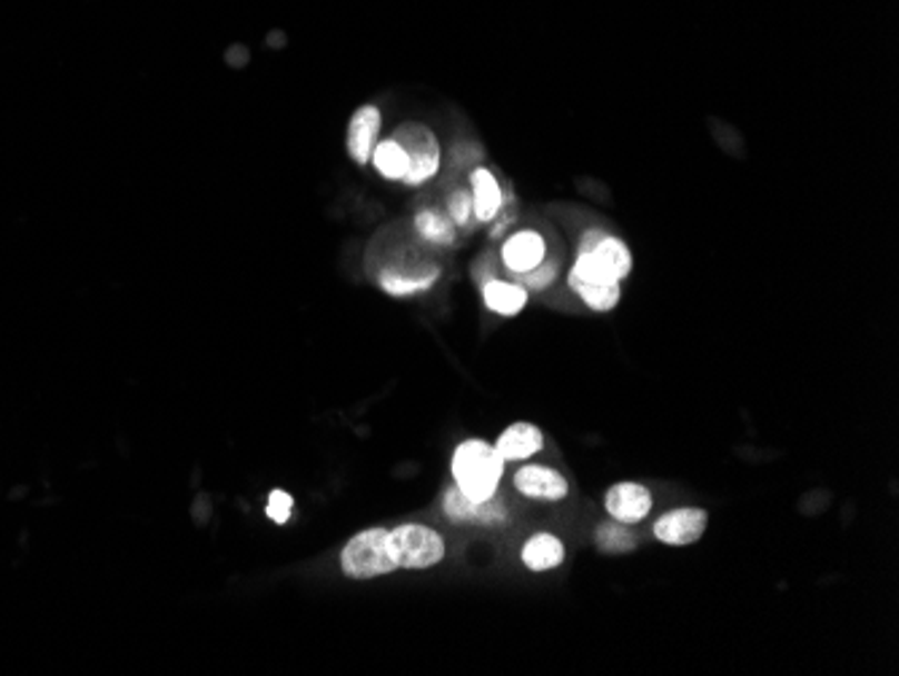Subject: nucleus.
Listing matches in <instances>:
<instances>
[{
  "mask_svg": "<svg viewBox=\"0 0 899 676\" xmlns=\"http://www.w3.org/2000/svg\"><path fill=\"white\" fill-rule=\"evenodd\" d=\"M569 286L574 289V295L587 305L590 310L609 312L616 308L620 302L622 289L620 284H587V280H569Z\"/></svg>",
  "mask_w": 899,
  "mask_h": 676,
  "instance_id": "nucleus-18",
  "label": "nucleus"
},
{
  "mask_svg": "<svg viewBox=\"0 0 899 676\" xmlns=\"http://www.w3.org/2000/svg\"><path fill=\"white\" fill-rule=\"evenodd\" d=\"M705 526H709V513L705 509L679 507L665 513L663 518L654 523V537L663 541V545L686 547L695 545L703 537Z\"/></svg>",
  "mask_w": 899,
  "mask_h": 676,
  "instance_id": "nucleus-6",
  "label": "nucleus"
},
{
  "mask_svg": "<svg viewBox=\"0 0 899 676\" xmlns=\"http://www.w3.org/2000/svg\"><path fill=\"white\" fill-rule=\"evenodd\" d=\"M515 490L528 496V499L561 501L569 494V480L557 469L531 464V467H523L515 475Z\"/></svg>",
  "mask_w": 899,
  "mask_h": 676,
  "instance_id": "nucleus-10",
  "label": "nucleus"
},
{
  "mask_svg": "<svg viewBox=\"0 0 899 676\" xmlns=\"http://www.w3.org/2000/svg\"><path fill=\"white\" fill-rule=\"evenodd\" d=\"M631 270H633L631 248L622 243L620 238H614V235L603 232V229H587L580 240V254H576L569 280L620 284V280L631 276Z\"/></svg>",
  "mask_w": 899,
  "mask_h": 676,
  "instance_id": "nucleus-1",
  "label": "nucleus"
},
{
  "mask_svg": "<svg viewBox=\"0 0 899 676\" xmlns=\"http://www.w3.org/2000/svg\"><path fill=\"white\" fill-rule=\"evenodd\" d=\"M339 564H343V571L353 579H375L399 569L388 528H367V531L356 534L343 547Z\"/></svg>",
  "mask_w": 899,
  "mask_h": 676,
  "instance_id": "nucleus-3",
  "label": "nucleus"
},
{
  "mask_svg": "<svg viewBox=\"0 0 899 676\" xmlns=\"http://www.w3.org/2000/svg\"><path fill=\"white\" fill-rule=\"evenodd\" d=\"M501 259H504L506 270H512L515 276H523V272L533 270V267H539L547 259V243L533 229H520L501 248Z\"/></svg>",
  "mask_w": 899,
  "mask_h": 676,
  "instance_id": "nucleus-11",
  "label": "nucleus"
},
{
  "mask_svg": "<svg viewBox=\"0 0 899 676\" xmlns=\"http://www.w3.org/2000/svg\"><path fill=\"white\" fill-rule=\"evenodd\" d=\"M399 569H432L445 558V539L423 523H402L391 531Z\"/></svg>",
  "mask_w": 899,
  "mask_h": 676,
  "instance_id": "nucleus-4",
  "label": "nucleus"
},
{
  "mask_svg": "<svg viewBox=\"0 0 899 676\" xmlns=\"http://www.w3.org/2000/svg\"><path fill=\"white\" fill-rule=\"evenodd\" d=\"M447 210H450V219H453L455 227H468L474 219V200H472V191H464V189H455L453 195H450L447 200Z\"/></svg>",
  "mask_w": 899,
  "mask_h": 676,
  "instance_id": "nucleus-21",
  "label": "nucleus"
},
{
  "mask_svg": "<svg viewBox=\"0 0 899 676\" xmlns=\"http://www.w3.org/2000/svg\"><path fill=\"white\" fill-rule=\"evenodd\" d=\"M439 278V267L426 265V261H413V267H385L381 272V289L391 297H409L432 289L434 280Z\"/></svg>",
  "mask_w": 899,
  "mask_h": 676,
  "instance_id": "nucleus-9",
  "label": "nucleus"
},
{
  "mask_svg": "<svg viewBox=\"0 0 899 676\" xmlns=\"http://www.w3.org/2000/svg\"><path fill=\"white\" fill-rule=\"evenodd\" d=\"M372 162H375L377 173L388 178V181H404L409 170V159L396 138L377 140L375 151H372Z\"/></svg>",
  "mask_w": 899,
  "mask_h": 676,
  "instance_id": "nucleus-17",
  "label": "nucleus"
},
{
  "mask_svg": "<svg viewBox=\"0 0 899 676\" xmlns=\"http://www.w3.org/2000/svg\"><path fill=\"white\" fill-rule=\"evenodd\" d=\"M555 276H557V265L555 261L544 259L542 265L533 267V270L523 272V276H517V278H520V286H525L528 291H544L555 284Z\"/></svg>",
  "mask_w": 899,
  "mask_h": 676,
  "instance_id": "nucleus-22",
  "label": "nucleus"
},
{
  "mask_svg": "<svg viewBox=\"0 0 899 676\" xmlns=\"http://www.w3.org/2000/svg\"><path fill=\"white\" fill-rule=\"evenodd\" d=\"M635 534L628 528V523L620 520H606L595 528V547L601 553L609 555H622V553H633L635 550Z\"/></svg>",
  "mask_w": 899,
  "mask_h": 676,
  "instance_id": "nucleus-19",
  "label": "nucleus"
},
{
  "mask_svg": "<svg viewBox=\"0 0 899 676\" xmlns=\"http://www.w3.org/2000/svg\"><path fill=\"white\" fill-rule=\"evenodd\" d=\"M520 558H523L525 569L552 571L563 564V558H566V547H563L561 539L552 537V534H536V537L525 541Z\"/></svg>",
  "mask_w": 899,
  "mask_h": 676,
  "instance_id": "nucleus-16",
  "label": "nucleus"
},
{
  "mask_svg": "<svg viewBox=\"0 0 899 676\" xmlns=\"http://www.w3.org/2000/svg\"><path fill=\"white\" fill-rule=\"evenodd\" d=\"M504 464L506 461L498 456V450L491 443H485V439H466V443H461L455 448L450 469H453L455 488L461 494H466L468 499L483 501L496 496L501 477H504Z\"/></svg>",
  "mask_w": 899,
  "mask_h": 676,
  "instance_id": "nucleus-2",
  "label": "nucleus"
},
{
  "mask_svg": "<svg viewBox=\"0 0 899 676\" xmlns=\"http://www.w3.org/2000/svg\"><path fill=\"white\" fill-rule=\"evenodd\" d=\"M483 297L487 308L498 312V316H517L528 305V289L525 286L498 278L483 280Z\"/></svg>",
  "mask_w": 899,
  "mask_h": 676,
  "instance_id": "nucleus-14",
  "label": "nucleus"
},
{
  "mask_svg": "<svg viewBox=\"0 0 899 676\" xmlns=\"http://www.w3.org/2000/svg\"><path fill=\"white\" fill-rule=\"evenodd\" d=\"M381 111L375 106H362L353 113L348 125V155L353 162L367 165L372 159V151L377 146V136H381Z\"/></svg>",
  "mask_w": 899,
  "mask_h": 676,
  "instance_id": "nucleus-12",
  "label": "nucleus"
},
{
  "mask_svg": "<svg viewBox=\"0 0 899 676\" xmlns=\"http://www.w3.org/2000/svg\"><path fill=\"white\" fill-rule=\"evenodd\" d=\"M442 509L450 518V523H480V526H498L506 520V504L498 496L491 499H468L458 488H450L442 501Z\"/></svg>",
  "mask_w": 899,
  "mask_h": 676,
  "instance_id": "nucleus-7",
  "label": "nucleus"
},
{
  "mask_svg": "<svg viewBox=\"0 0 899 676\" xmlns=\"http://www.w3.org/2000/svg\"><path fill=\"white\" fill-rule=\"evenodd\" d=\"M415 229L421 232L423 240L436 246H453L455 240V225L450 216L442 213V210H421L415 216Z\"/></svg>",
  "mask_w": 899,
  "mask_h": 676,
  "instance_id": "nucleus-20",
  "label": "nucleus"
},
{
  "mask_svg": "<svg viewBox=\"0 0 899 676\" xmlns=\"http://www.w3.org/2000/svg\"><path fill=\"white\" fill-rule=\"evenodd\" d=\"M603 504H606V513L614 520L635 526L652 513V490L641 486V483H616V486L609 488Z\"/></svg>",
  "mask_w": 899,
  "mask_h": 676,
  "instance_id": "nucleus-8",
  "label": "nucleus"
},
{
  "mask_svg": "<svg viewBox=\"0 0 899 676\" xmlns=\"http://www.w3.org/2000/svg\"><path fill=\"white\" fill-rule=\"evenodd\" d=\"M472 200H474V216L477 221H493L498 216L501 206H504V195H501L498 178L491 170L477 168L472 170Z\"/></svg>",
  "mask_w": 899,
  "mask_h": 676,
  "instance_id": "nucleus-15",
  "label": "nucleus"
},
{
  "mask_svg": "<svg viewBox=\"0 0 899 676\" xmlns=\"http://www.w3.org/2000/svg\"><path fill=\"white\" fill-rule=\"evenodd\" d=\"M292 509H294L292 494H286V490H273V494H269V501H267L269 520H275L284 526V523H288V518H292Z\"/></svg>",
  "mask_w": 899,
  "mask_h": 676,
  "instance_id": "nucleus-23",
  "label": "nucleus"
},
{
  "mask_svg": "<svg viewBox=\"0 0 899 676\" xmlns=\"http://www.w3.org/2000/svg\"><path fill=\"white\" fill-rule=\"evenodd\" d=\"M394 138L399 140V146L404 149V155L409 159V170L404 176V183L407 187H421V183L432 181L442 165V151H439V140L426 125H402L399 130L394 132Z\"/></svg>",
  "mask_w": 899,
  "mask_h": 676,
  "instance_id": "nucleus-5",
  "label": "nucleus"
},
{
  "mask_svg": "<svg viewBox=\"0 0 899 676\" xmlns=\"http://www.w3.org/2000/svg\"><path fill=\"white\" fill-rule=\"evenodd\" d=\"M544 448V431L533 424H512L510 429L501 431L496 439V450L504 461H528Z\"/></svg>",
  "mask_w": 899,
  "mask_h": 676,
  "instance_id": "nucleus-13",
  "label": "nucleus"
}]
</instances>
